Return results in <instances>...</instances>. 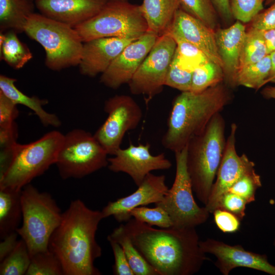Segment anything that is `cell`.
<instances>
[{
    "mask_svg": "<svg viewBox=\"0 0 275 275\" xmlns=\"http://www.w3.org/2000/svg\"><path fill=\"white\" fill-rule=\"evenodd\" d=\"M131 241L159 275H192L210 260L195 228L155 229L134 218L123 224Z\"/></svg>",
    "mask_w": 275,
    "mask_h": 275,
    "instance_id": "cell-1",
    "label": "cell"
},
{
    "mask_svg": "<svg viewBox=\"0 0 275 275\" xmlns=\"http://www.w3.org/2000/svg\"><path fill=\"white\" fill-rule=\"evenodd\" d=\"M176 48V42L169 33L159 36L128 83L131 93L146 95L148 101L160 93L166 86Z\"/></svg>",
    "mask_w": 275,
    "mask_h": 275,
    "instance_id": "cell-11",
    "label": "cell"
},
{
    "mask_svg": "<svg viewBox=\"0 0 275 275\" xmlns=\"http://www.w3.org/2000/svg\"><path fill=\"white\" fill-rule=\"evenodd\" d=\"M75 29L83 42L106 37L136 39L148 31L140 5L114 0Z\"/></svg>",
    "mask_w": 275,
    "mask_h": 275,
    "instance_id": "cell-8",
    "label": "cell"
},
{
    "mask_svg": "<svg viewBox=\"0 0 275 275\" xmlns=\"http://www.w3.org/2000/svg\"><path fill=\"white\" fill-rule=\"evenodd\" d=\"M270 58V68L267 82L275 84V51L269 54Z\"/></svg>",
    "mask_w": 275,
    "mask_h": 275,
    "instance_id": "cell-48",
    "label": "cell"
},
{
    "mask_svg": "<svg viewBox=\"0 0 275 275\" xmlns=\"http://www.w3.org/2000/svg\"><path fill=\"white\" fill-rule=\"evenodd\" d=\"M214 222L224 233H235L240 226V219L235 215L225 209H216L212 213Z\"/></svg>",
    "mask_w": 275,
    "mask_h": 275,
    "instance_id": "cell-41",
    "label": "cell"
},
{
    "mask_svg": "<svg viewBox=\"0 0 275 275\" xmlns=\"http://www.w3.org/2000/svg\"><path fill=\"white\" fill-rule=\"evenodd\" d=\"M108 155L94 134L74 129L64 134L55 164L62 179H80L107 166Z\"/></svg>",
    "mask_w": 275,
    "mask_h": 275,
    "instance_id": "cell-9",
    "label": "cell"
},
{
    "mask_svg": "<svg viewBox=\"0 0 275 275\" xmlns=\"http://www.w3.org/2000/svg\"><path fill=\"white\" fill-rule=\"evenodd\" d=\"M251 27L260 31L275 29V3L251 21Z\"/></svg>",
    "mask_w": 275,
    "mask_h": 275,
    "instance_id": "cell-43",
    "label": "cell"
},
{
    "mask_svg": "<svg viewBox=\"0 0 275 275\" xmlns=\"http://www.w3.org/2000/svg\"><path fill=\"white\" fill-rule=\"evenodd\" d=\"M30 263L29 250L25 242L21 239L13 250L1 261L0 274H26Z\"/></svg>",
    "mask_w": 275,
    "mask_h": 275,
    "instance_id": "cell-31",
    "label": "cell"
},
{
    "mask_svg": "<svg viewBox=\"0 0 275 275\" xmlns=\"http://www.w3.org/2000/svg\"><path fill=\"white\" fill-rule=\"evenodd\" d=\"M218 16L226 23L233 19L229 0H212Z\"/></svg>",
    "mask_w": 275,
    "mask_h": 275,
    "instance_id": "cell-45",
    "label": "cell"
},
{
    "mask_svg": "<svg viewBox=\"0 0 275 275\" xmlns=\"http://www.w3.org/2000/svg\"><path fill=\"white\" fill-rule=\"evenodd\" d=\"M261 186V177L254 170L243 175L227 191L239 196L249 204L255 200L256 193Z\"/></svg>",
    "mask_w": 275,
    "mask_h": 275,
    "instance_id": "cell-36",
    "label": "cell"
},
{
    "mask_svg": "<svg viewBox=\"0 0 275 275\" xmlns=\"http://www.w3.org/2000/svg\"><path fill=\"white\" fill-rule=\"evenodd\" d=\"M113 156L108 158V168L113 172L127 174L137 186L152 171L167 170L172 167L171 162L163 153L156 155L151 153L149 143L130 144L126 148H120Z\"/></svg>",
    "mask_w": 275,
    "mask_h": 275,
    "instance_id": "cell-13",
    "label": "cell"
},
{
    "mask_svg": "<svg viewBox=\"0 0 275 275\" xmlns=\"http://www.w3.org/2000/svg\"><path fill=\"white\" fill-rule=\"evenodd\" d=\"M265 0H229L233 18L242 23H248L263 10Z\"/></svg>",
    "mask_w": 275,
    "mask_h": 275,
    "instance_id": "cell-37",
    "label": "cell"
},
{
    "mask_svg": "<svg viewBox=\"0 0 275 275\" xmlns=\"http://www.w3.org/2000/svg\"><path fill=\"white\" fill-rule=\"evenodd\" d=\"M246 32L243 23L238 20L228 28L215 30L216 45L223 64L224 82L231 88L236 86V77Z\"/></svg>",
    "mask_w": 275,
    "mask_h": 275,
    "instance_id": "cell-21",
    "label": "cell"
},
{
    "mask_svg": "<svg viewBox=\"0 0 275 275\" xmlns=\"http://www.w3.org/2000/svg\"><path fill=\"white\" fill-rule=\"evenodd\" d=\"M193 72L180 67L174 55L168 72L166 86L181 92L190 91Z\"/></svg>",
    "mask_w": 275,
    "mask_h": 275,
    "instance_id": "cell-38",
    "label": "cell"
},
{
    "mask_svg": "<svg viewBox=\"0 0 275 275\" xmlns=\"http://www.w3.org/2000/svg\"><path fill=\"white\" fill-rule=\"evenodd\" d=\"M24 32L43 47L45 64L49 69L60 71L78 65L84 42L75 28L34 13L28 19Z\"/></svg>",
    "mask_w": 275,
    "mask_h": 275,
    "instance_id": "cell-5",
    "label": "cell"
},
{
    "mask_svg": "<svg viewBox=\"0 0 275 275\" xmlns=\"http://www.w3.org/2000/svg\"><path fill=\"white\" fill-rule=\"evenodd\" d=\"M22 190V189H21ZM21 190L0 188V238L16 232L22 221Z\"/></svg>",
    "mask_w": 275,
    "mask_h": 275,
    "instance_id": "cell-25",
    "label": "cell"
},
{
    "mask_svg": "<svg viewBox=\"0 0 275 275\" xmlns=\"http://www.w3.org/2000/svg\"><path fill=\"white\" fill-rule=\"evenodd\" d=\"M138 189L131 194L109 202L101 210L103 218L113 216L118 222L131 218V211L138 207L157 203L162 200L169 187L164 175L148 174Z\"/></svg>",
    "mask_w": 275,
    "mask_h": 275,
    "instance_id": "cell-17",
    "label": "cell"
},
{
    "mask_svg": "<svg viewBox=\"0 0 275 275\" xmlns=\"http://www.w3.org/2000/svg\"><path fill=\"white\" fill-rule=\"evenodd\" d=\"M174 153L176 164L174 181L162 200L155 205L167 212L172 227L196 228L207 221L210 213L205 206H199L194 198L186 164L187 145Z\"/></svg>",
    "mask_w": 275,
    "mask_h": 275,
    "instance_id": "cell-10",
    "label": "cell"
},
{
    "mask_svg": "<svg viewBox=\"0 0 275 275\" xmlns=\"http://www.w3.org/2000/svg\"><path fill=\"white\" fill-rule=\"evenodd\" d=\"M107 238L108 241H116L122 246L134 275H159L134 245L123 224L116 228Z\"/></svg>",
    "mask_w": 275,
    "mask_h": 275,
    "instance_id": "cell-27",
    "label": "cell"
},
{
    "mask_svg": "<svg viewBox=\"0 0 275 275\" xmlns=\"http://www.w3.org/2000/svg\"><path fill=\"white\" fill-rule=\"evenodd\" d=\"M22 224L16 230L31 257L49 250V240L61 223L62 213L56 201L30 183L21 190Z\"/></svg>",
    "mask_w": 275,
    "mask_h": 275,
    "instance_id": "cell-7",
    "label": "cell"
},
{
    "mask_svg": "<svg viewBox=\"0 0 275 275\" xmlns=\"http://www.w3.org/2000/svg\"><path fill=\"white\" fill-rule=\"evenodd\" d=\"M265 5H268L275 3V0H265Z\"/></svg>",
    "mask_w": 275,
    "mask_h": 275,
    "instance_id": "cell-50",
    "label": "cell"
},
{
    "mask_svg": "<svg viewBox=\"0 0 275 275\" xmlns=\"http://www.w3.org/2000/svg\"><path fill=\"white\" fill-rule=\"evenodd\" d=\"M14 31L0 33V58L14 69L22 68L33 58L27 45L22 42Z\"/></svg>",
    "mask_w": 275,
    "mask_h": 275,
    "instance_id": "cell-26",
    "label": "cell"
},
{
    "mask_svg": "<svg viewBox=\"0 0 275 275\" xmlns=\"http://www.w3.org/2000/svg\"><path fill=\"white\" fill-rule=\"evenodd\" d=\"M273 245L275 247V232H274V240H273Z\"/></svg>",
    "mask_w": 275,
    "mask_h": 275,
    "instance_id": "cell-51",
    "label": "cell"
},
{
    "mask_svg": "<svg viewBox=\"0 0 275 275\" xmlns=\"http://www.w3.org/2000/svg\"><path fill=\"white\" fill-rule=\"evenodd\" d=\"M223 82L200 92H181L173 100L161 144L174 152L186 147L232 100Z\"/></svg>",
    "mask_w": 275,
    "mask_h": 275,
    "instance_id": "cell-3",
    "label": "cell"
},
{
    "mask_svg": "<svg viewBox=\"0 0 275 275\" xmlns=\"http://www.w3.org/2000/svg\"><path fill=\"white\" fill-rule=\"evenodd\" d=\"M16 79L1 74L0 75V92L17 104L24 105L37 116L40 122L45 126L58 127L61 122L58 117L47 112L43 106L48 103L46 99H41L37 96L30 97L20 91L15 86Z\"/></svg>",
    "mask_w": 275,
    "mask_h": 275,
    "instance_id": "cell-23",
    "label": "cell"
},
{
    "mask_svg": "<svg viewBox=\"0 0 275 275\" xmlns=\"http://www.w3.org/2000/svg\"><path fill=\"white\" fill-rule=\"evenodd\" d=\"M175 40L177 43L175 57L179 65L183 69L194 71L198 66L209 60L200 49L192 44L180 39H175Z\"/></svg>",
    "mask_w": 275,
    "mask_h": 275,
    "instance_id": "cell-34",
    "label": "cell"
},
{
    "mask_svg": "<svg viewBox=\"0 0 275 275\" xmlns=\"http://www.w3.org/2000/svg\"><path fill=\"white\" fill-rule=\"evenodd\" d=\"M270 68V58L267 55L259 62L240 68L236 75V86L257 90L267 84Z\"/></svg>",
    "mask_w": 275,
    "mask_h": 275,
    "instance_id": "cell-28",
    "label": "cell"
},
{
    "mask_svg": "<svg viewBox=\"0 0 275 275\" xmlns=\"http://www.w3.org/2000/svg\"><path fill=\"white\" fill-rule=\"evenodd\" d=\"M30 1H33V2L35 1V0H30Z\"/></svg>",
    "mask_w": 275,
    "mask_h": 275,
    "instance_id": "cell-53",
    "label": "cell"
},
{
    "mask_svg": "<svg viewBox=\"0 0 275 275\" xmlns=\"http://www.w3.org/2000/svg\"><path fill=\"white\" fill-rule=\"evenodd\" d=\"M101 211L88 208L80 199L72 201L62 213L50 237L48 249L59 259L64 275H100L94 265L102 254L96 239Z\"/></svg>",
    "mask_w": 275,
    "mask_h": 275,
    "instance_id": "cell-2",
    "label": "cell"
},
{
    "mask_svg": "<svg viewBox=\"0 0 275 275\" xmlns=\"http://www.w3.org/2000/svg\"><path fill=\"white\" fill-rule=\"evenodd\" d=\"M140 7L148 31L159 37L169 32L180 5L178 0H143Z\"/></svg>",
    "mask_w": 275,
    "mask_h": 275,
    "instance_id": "cell-22",
    "label": "cell"
},
{
    "mask_svg": "<svg viewBox=\"0 0 275 275\" xmlns=\"http://www.w3.org/2000/svg\"><path fill=\"white\" fill-rule=\"evenodd\" d=\"M134 40L106 37L84 42L78 65L80 73L91 77L102 74L122 50Z\"/></svg>",
    "mask_w": 275,
    "mask_h": 275,
    "instance_id": "cell-19",
    "label": "cell"
},
{
    "mask_svg": "<svg viewBox=\"0 0 275 275\" xmlns=\"http://www.w3.org/2000/svg\"><path fill=\"white\" fill-rule=\"evenodd\" d=\"M114 1H128V0H114Z\"/></svg>",
    "mask_w": 275,
    "mask_h": 275,
    "instance_id": "cell-52",
    "label": "cell"
},
{
    "mask_svg": "<svg viewBox=\"0 0 275 275\" xmlns=\"http://www.w3.org/2000/svg\"><path fill=\"white\" fill-rule=\"evenodd\" d=\"M17 232L11 233L2 239L0 243V262L13 250L18 240Z\"/></svg>",
    "mask_w": 275,
    "mask_h": 275,
    "instance_id": "cell-46",
    "label": "cell"
},
{
    "mask_svg": "<svg viewBox=\"0 0 275 275\" xmlns=\"http://www.w3.org/2000/svg\"><path fill=\"white\" fill-rule=\"evenodd\" d=\"M168 33L175 39H182L192 44L209 60L223 67L216 45L215 30L200 20L179 8Z\"/></svg>",
    "mask_w": 275,
    "mask_h": 275,
    "instance_id": "cell-18",
    "label": "cell"
},
{
    "mask_svg": "<svg viewBox=\"0 0 275 275\" xmlns=\"http://www.w3.org/2000/svg\"><path fill=\"white\" fill-rule=\"evenodd\" d=\"M225 121L215 115L205 129L187 144L186 164L193 191L205 205L208 202L225 149Z\"/></svg>",
    "mask_w": 275,
    "mask_h": 275,
    "instance_id": "cell-4",
    "label": "cell"
},
{
    "mask_svg": "<svg viewBox=\"0 0 275 275\" xmlns=\"http://www.w3.org/2000/svg\"><path fill=\"white\" fill-rule=\"evenodd\" d=\"M107 117L94 135L108 155H114L120 147L126 132L135 129L143 117L137 102L126 95H116L104 103Z\"/></svg>",
    "mask_w": 275,
    "mask_h": 275,
    "instance_id": "cell-12",
    "label": "cell"
},
{
    "mask_svg": "<svg viewBox=\"0 0 275 275\" xmlns=\"http://www.w3.org/2000/svg\"><path fill=\"white\" fill-rule=\"evenodd\" d=\"M18 127L16 124L10 128H0L1 149L9 147L16 142Z\"/></svg>",
    "mask_w": 275,
    "mask_h": 275,
    "instance_id": "cell-44",
    "label": "cell"
},
{
    "mask_svg": "<svg viewBox=\"0 0 275 275\" xmlns=\"http://www.w3.org/2000/svg\"><path fill=\"white\" fill-rule=\"evenodd\" d=\"M131 217L151 226L159 228H169L173 226L171 219L167 212L160 206L149 208L145 206L133 209L130 212Z\"/></svg>",
    "mask_w": 275,
    "mask_h": 275,
    "instance_id": "cell-35",
    "label": "cell"
},
{
    "mask_svg": "<svg viewBox=\"0 0 275 275\" xmlns=\"http://www.w3.org/2000/svg\"><path fill=\"white\" fill-rule=\"evenodd\" d=\"M237 126L231 125L230 134L208 200L205 207L210 213L217 208L221 196L244 174L255 170V163L243 154L239 155L236 149Z\"/></svg>",
    "mask_w": 275,
    "mask_h": 275,
    "instance_id": "cell-14",
    "label": "cell"
},
{
    "mask_svg": "<svg viewBox=\"0 0 275 275\" xmlns=\"http://www.w3.org/2000/svg\"><path fill=\"white\" fill-rule=\"evenodd\" d=\"M262 96L266 99H275V86H267L261 91Z\"/></svg>",
    "mask_w": 275,
    "mask_h": 275,
    "instance_id": "cell-49",
    "label": "cell"
},
{
    "mask_svg": "<svg viewBox=\"0 0 275 275\" xmlns=\"http://www.w3.org/2000/svg\"><path fill=\"white\" fill-rule=\"evenodd\" d=\"M246 204L247 202L242 197L227 191L221 196L217 208L223 209L231 212L241 221L245 215Z\"/></svg>",
    "mask_w": 275,
    "mask_h": 275,
    "instance_id": "cell-39",
    "label": "cell"
},
{
    "mask_svg": "<svg viewBox=\"0 0 275 275\" xmlns=\"http://www.w3.org/2000/svg\"><path fill=\"white\" fill-rule=\"evenodd\" d=\"M268 54L262 31L251 27L246 32L243 41L239 69L257 63Z\"/></svg>",
    "mask_w": 275,
    "mask_h": 275,
    "instance_id": "cell-29",
    "label": "cell"
},
{
    "mask_svg": "<svg viewBox=\"0 0 275 275\" xmlns=\"http://www.w3.org/2000/svg\"><path fill=\"white\" fill-rule=\"evenodd\" d=\"M35 4L30 0H0V30L24 32Z\"/></svg>",
    "mask_w": 275,
    "mask_h": 275,
    "instance_id": "cell-24",
    "label": "cell"
},
{
    "mask_svg": "<svg viewBox=\"0 0 275 275\" xmlns=\"http://www.w3.org/2000/svg\"><path fill=\"white\" fill-rule=\"evenodd\" d=\"M202 251L214 255L215 266L223 275L239 267L259 270L275 275V266L269 262L267 256L245 250L241 245H231L223 241L207 238L200 241Z\"/></svg>",
    "mask_w": 275,
    "mask_h": 275,
    "instance_id": "cell-15",
    "label": "cell"
},
{
    "mask_svg": "<svg viewBox=\"0 0 275 275\" xmlns=\"http://www.w3.org/2000/svg\"><path fill=\"white\" fill-rule=\"evenodd\" d=\"M158 36L147 31L130 43L101 74L100 82L113 89L128 84L148 54Z\"/></svg>",
    "mask_w": 275,
    "mask_h": 275,
    "instance_id": "cell-16",
    "label": "cell"
},
{
    "mask_svg": "<svg viewBox=\"0 0 275 275\" xmlns=\"http://www.w3.org/2000/svg\"><path fill=\"white\" fill-rule=\"evenodd\" d=\"M223 68L208 60L194 70L190 91L200 92L224 81Z\"/></svg>",
    "mask_w": 275,
    "mask_h": 275,
    "instance_id": "cell-30",
    "label": "cell"
},
{
    "mask_svg": "<svg viewBox=\"0 0 275 275\" xmlns=\"http://www.w3.org/2000/svg\"><path fill=\"white\" fill-rule=\"evenodd\" d=\"M262 33L267 52L269 54L275 51V29L262 31Z\"/></svg>",
    "mask_w": 275,
    "mask_h": 275,
    "instance_id": "cell-47",
    "label": "cell"
},
{
    "mask_svg": "<svg viewBox=\"0 0 275 275\" xmlns=\"http://www.w3.org/2000/svg\"><path fill=\"white\" fill-rule=\"evenodd\" d=\"M108 242L115 259L113 273L116 275H134L122 246L116 241L109 240Z\"/></svg>",
    "mask_w": 275,
    "mask_h": 275,
    "instance_id": "cell-42",
    "label": "cell"
},
{
    "mask_svg": "<svg viewBox=\"0 0 275 275\" xmlns=\"http://www.w3.org/2000/svg\"><path fill=\"white\" fill-rule=\"evenodd\" d=\"M64 134L57 130L45 134L27 144L16 142L12 148L10 163L0 176V188L20 190L55 164Z\"/></svg>",
    "mask_w": 275,
    "mask_h": 275,
    "instance_id": "cell-6",
    "label": "cell"
},
{
    "mask_svg": "<svg viewBox=\"0 0 275 275\" xmlns=\"http://www.w3.org/2000/svg\"><path fill=\"white\" fill-rule=\"evenodd\" d=\"M109 0H35L40 13L75 28L97 14Z\"/></svg>",
    "mask_w": 275,
    "mask_h": 275,
    "instance_id": "cell-20",
    "label": "cell"
},
{
    "mask_svg": "<svg viewBox=\"0 0 275 275\" xmlns=\"http://www.w3.org/2000/svg\"><path fill=\"white\" fill-rule=\"evenodd\" d=\"M26 275H64L61 263L49 250L31 257Z\"/></svg>",
    "mask_w": 275,
    "mask_h": 275,
    "instance_id": "cell-33",
    "label": "cell"
},
{
    "mask_svg": "<svg viewBox=\"0 0 275 275\" xmlns=\"http://www.w3.org/2000/svg\"><path fill=\"white\" fill-rule=\"evenodd\" d=\"M19 111L17 104L0 92V128L12 127L15 124Z\"/></svg>",
    "mask_w": 275,
    "mask_h": 275,
    "instance_id": "cell-40",
    "label": "cell"
},
{
    "mask_svg": "<svg viewBox=\"0 0 275 275\" xmlns=\"http://www.w3.org/2000/svg\"><path fill=\"white\" fill-rule=\"evenodd\" d=\"M180 8L215 30L218 15L212 0H178Z\"/></svg>",
    "mask_w": 275,
    "mask_h": 275,
    "instance_id": "cell-32",
    "label": "cell"
}]
</instances>
